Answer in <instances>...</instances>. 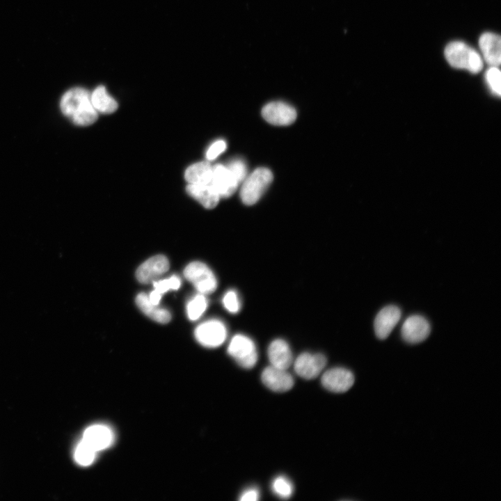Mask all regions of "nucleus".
Here are the masks:
<instances>
[{"label":"nucleus","instance_id":"nucleus-26","mask_svg":"<svg viewBox=\"0 0 501 501\" xmlns=\"http://www.w3.org/2000/svg\"><path fill=\"white\" fill-rule=\"evenodd\" d=\"M222 303L225 309L231 314H237L241 310V301L237 292L234 289H230L225 292Z\"/></svg>","mask_w":501,"mask_h":501},{"label":"nucleus","instance_id":"nucleus-6","mask_svg":"<svg viewBox=\"0 0 501 501\" xmlns=\"http://www.w3.org/2000/svg\"><path fill=\"white\" fill-rule=\"evenodd\" d=\"M228 330L221 320L212 319L199 324L195 330L196 340L202 346L215 348L221 346L226 340Z\"/></svg>","mask_w":501,"mask_h":501},{"label":"nucleus","instance_id":"nucleus-9","mask_svg":"<svg viewBox=\"0 0 501 501\" xmlns=\"http://www.w3.org/2000/svg\"><path fill=\"white\" fill-rule=\"evenodd\" d=\"M354 380V376L350 370L344 367H333L323 374L321 381L326 390L341 393L349 390Z\"/></svg>","mask_w":501,"mask_h":501},{"label":"nucleus","instance_id":"nucleus-15","mask_svg":"<svg viewBox=\"0 0 501 501\" xmlns=\"http://www.w3.org/2000/svg\"><path fill=\"white\" fill-rule=\"evenodd\" d=\"M82 440L97 452L111 445L113 441V433L106 425L94 424L84 431Z\"/></svg>","mask_w":501,"mask_h":501},{"label":"nucleus","instance_id":"nucleus-8","mask_svg":"<svg viewBox=\"0 0 501 501\" xmlns=\"http://www.w3.org/2000/svg\"><path fill=\"white\" fill-rule=\"evenodd\" d=\"M431 326L426 318L419 315L409 316L403 323L401 334L408 343L417 344L429 335Z\"/></svg>","mask_w":501,"mask_h":501},{"label":"nucleus","instance_id":"nucleus-28","mask_svg":"<svg viewBox=\"0 0 501 501\" xmlns=\"http://www.w3.org/2000/svg\"><path fill=\"white\" fill-rule=\"evenodd\" d=\"M226 166L233 173L239 183L246 177L247 168L243 160L239 159H234Z\"/></svg>","mask_w":501,"mask_h":501},{"label":"nucleus","instance_id":"nucleus-19","mask_svg":"<svg viewBox=\"0 0 501 501\" xmlns=\"http://www.w3.org/2000/svg\"><path fill=\"white\" fill-rule=\"evenodd\" d=\"M136 303L138 308L149 318L160 324H166L171 319L170 312L164 308L152 304L147 294L139 293L136 297Z\"/></svg>","mask_w":501,"mask_h":501},{"label":"nucleus","instance_id":"nucleus-29","mask_svg":"<svg viewBox=\"0 0 501 501\" xmlns=\"http://www.w3.org/2000/svg\"><path fill=\"white\" fill-rule=\"evenodd\" d=\"M226 149V143L223 140H219L211 145L207 150L206 157L208 160L216 159L220 154Z\"/></svg>","mask_w":501,"mask_h":501},{"label":"nucleus","instance_id":"nucleus-16","mask_svg":"<svg viewBox=\"0 0 501 501\" xmlns=\"http://www.w3.org/2000/svg\"><path fill=\"white\" fill-rule=\"evenodd\" d=\"M483 58L490 67H498L501 62V39L493 33H483L479 40Z\"/></svg>","mask_w":501,"mask_h":501},{"label":"nucleus","instance_id":"nucleus-24","mask_svg":"<svg viewBox=\"0 0 501 501\" xmlns=\"http://www.w3.org/2000/svg\"><path fill=\"white\" fill-rule=\"evenodd\" d=\"M273 492L283 499L290 498L294 491V486L289 479L285 476H278L271 484Z\"/></svg>","mask_w":501,"mask_h":501},{"label":"nucleus","instance_id":"nucleus-31","mask_svg":"<svg viewBox=\"0 0 501 501\" xmlns=\"http://www.w3.org/2000/svg\"><path fill=\"white\" fill-rule=\"evenodd\" d=\"M148 296V299L150 301V302L156 305H158L162 295L156 292L155 290L152 291Z\"/></svg>","mask_w":501,"mask_h":501},{"label":"nucleus","instance_id":"nucleus-13","mask_svg":"<svg viewBox=\"0 0 501 501\" xmlns=\"http://www.w3.org/2000/svg\"><path fill=\"white\" fill-rule=\"evenodd\" d=\"M169 267L170 264L166 256L154 255L139 266L136 271V277L141 283L147 284L164 274Z\"/></svg>","mask_w":501,"mask_h":501},{"label":"nucleus","instance_id":"nucleus-23","mask_svg":"<svg viewBox=\"0 0 501 501\" xmlns=\"http://www.w3.org/2000/svg\"><path fill=\"white\" fill-rule=\"evenodd\" d=\"M96 454L95 450L81 440L76 447L74 458L79 465L88 466L95 461Z\"/></svg>","mask_w":501,"mask_h":501},{"label":"nucleus","instance_id":"nucleus-2","mask_svg":"<svg viewBox=\"0 0 501 501\" xmlns=\"http://www.w3.org/2000/svg\"><path fill=\"white\" fill-rule=\"evenodd\" d=\"M445 56L453 67L466 69L472 73H477L483 67V61L480 54L461 41L449 43L445 49Z\"/></svg>","mask_w":501,"mask_h":501},{"label":"nucleus","instance_id":"nucleus-11","mask_svg":"<svg viewBox=\"0 0 501 501\" xmlns=\"http://www.w3.org/2000/svg\"><path fill=\"white\" fill-rule=\"evenodd\" d=\"M239 184L233 173L226 166L216 164L212 166V184L220 198L230 196Z\"/></svg>","mask_w":501,"mask_h":501},{"label":"nucleus","instance_id":"nucleus-4","mask_svg":"<svg viewBox=\"0 0 501 501\" xmlns=\"http://www.w3.org/2000/svg\"><path fill=\"white\" fill-rule=\"evenodd\" d=\"M228 354L242 368L251 369L258 359L257 350L254 341L248 336L238 333L230 340L228 347Z\"/></svg>","mask_w":501,"mask_h":501},{"label":"nucleus","instance_id":"nucleus-27","mask_svg":"<svg viewBox=\"0 0 501 501\" xmlns=\"http://www.w3.org/2000/svg\"><path fill=\"white\" fill-rule=\"evenodd\" d=\"M501 73L498 67H491L486 73V80L492 93L500 95Z\"/></svg>","mask_w":501,"mask_h":501},{"label":"nucleus","instance_id":"nucleus-22","mask_svg":"<svg viewBox=\"0 0 501 501\" xmlns=\"http://www.w3.org/2000/svg\"><path fill=\"white\" fill-rule=\"evenodd\" d=\"M208 302L205 294H198L186 304V315L191 321L198 319L205 312Z\"/></svg>","mask_w":501,"mask_h":501},{"label":"nucleus","instance_id":"nucleus-10","mask_svg":"<svg viewBox=\"0 0 501 501\" xmlns=\"http://www.w3.org/2000/svg\"><path fill=\"white\" fill-rule=\"evenodd\" d=\"M262 115L266 121L277 126H286L296 118V111L290 105L282 102H273L266 104Z\"/></svg>","mask_w":501,"mask_h":501},{"label":"nucleus","instance_id":"nucleus-25","mask_svg":"<svg viewBox=\"0 0 501 501\" xmlns=\"http://www.w3.org/2000/svg\"><path fill=\"white\" fill-rule=\"evenodd\" d=\"M180 285L181 280L176 275H173L166 279L153 281L154 290L161 295L169 290L178 289Z\"/></svg>","mask_w":501,"mask_h":501},{"label":"nucleus","instance_id":"nucleus-17","mask_svg":"<svg viewBox=\"0 0 501 501\" xmlns=\"http://www.w3.org/2000/svg\"><path fill=\"white\" fill-rule=\"evenodd\" d=\"M267 354L271 365L278 368L287 369L293 361L290 347L283 339L273 340L269 345Z\"/></svg>","mask_w":501,"mask_h":501},{"label":"nucleus","instance_id":"nucleus-5","mask_svg":"<svg viewBox=\"0 0 501 501\" xmlns=\"http://www.w3.org/2000/svg\"><path fill=\"white\" fill-rule=\"evenodd\" d=\"M186 279L200 294L207 295L214 292L217 287V279L210 268L203 262H192L184 270Z\"/></svg>","mask_w":501,"mask_h":501},{"label":"nucleus","instance_id":"nucleus-12","mask_svg":"<svg viewBox=\"0 0 501 501\" xmlns=\"http://www.w3.org/2000/svg\"><path fill=\"white\" fill-rule=\"evenodd\" d=\"M261 379L267 388L276 392H287L293 387L294 383L293 376L287 369L272 365L264 369Z\"/></svg>","mask_w":501,"mask_h":501},{"label":"nucleus","instance_id":"nucleus-14","mask_svg":"<svg viewBox=\"0 0 501 501\" xmlns=\"http://www.w3.org/2000/svg\"><path fill=\"white\" fill-rule=\"evenodd\" d=\"M400 309L393 305L383 308L376 315L374 319V331L376 337L385 340L391 333L393 328L401 319Z\"/></svg>","mask_w":501,"mask_h":501},{"label":"nucleus","instance_id":"nucleus-1","mask_svg":"<svg viewBox=\"0 0 501 501\" xmlns=\"http://www.w3.org/2000/svg\"><path fill=\"white\" fill-rule=\"evenodd\" d=\"M61 109L63 113L81 126L93 124L97 119V113L90 101V94L83 88H73L62 97Z\"/></svg>","mask_w":501,"mask_h":501},{"label":"nucleus","instance_id":"nucleus-21","mask_svg":"<svg viewBox=\"0 0 501 501\" xmlns=\"http://www.w3.org/2000/svg\"><path fill=\"white\" fill-rule=\"evenodd\" d=\"M90 101L97 111L111 113L118 109V103L107 92L104 86L95 88L90 95Z\"/></svg>","mask_w":501,"mask_h":501},{"label":"nucleus","instance_id":"nucleus-30","mask_svg":"<svg viewBox=\"0 0 501 501\" xmlns=\"http://www.w3.org/2000/svg\"><path fill=\"white\" fill-rule=\"evenodd\" d=\"M260 498V492L256 488H249L244 490L239 497L241 501H257Z\"/></svg>","mask_w":501,"mask_h":501},{"label":"nucleus","instance_id":"nucleus-18","mask_svg":"<svg viewBox=\"0 0 501 501\" xmlns=\"http://www.w3.org/2000/svg\"><path fill=\"white\" fill-rule=\"evenodd\" d=\"M186 191L207 209L214 208L220 199L219 195L212 183L208 184H189L186 186Z\"/></svg>","mask_w":501,"mask_h":501},{"label":"nucleus","instance_id":"nucleus-3","mask_svg":"<svg viewBox=\"0 0 501 501\" xmlns=\"http://www.w3.org/2000/svg\"><path fill=\"white\" fill-rule=\"evenodd\" d=\"M273 180L271 171L267 168H258L245 178L240 191L244 204L253 205L256 203Z\"/></svg>","mask_w":501,"mask_h":501},{"label":"nucleus","instance_id":"nucleus-7","mask_svg":"<svg viewBox=\"0 0 501 501\" xmlns=\"http://www.w3.org/2000/svg\"><path fill=\"white\" fill-rule=\"evenodd\" d=\"M326 363V358L322 353L303 352L294 360V369L300 377L308 380L313 379L320 374Z\"/></svg>","mask_w":501,"mask_h":501},{"label":"nucleus","instance_id":"nucleus-20","mask_svg":"<svg viewBox=\"0 0 501 501\" xmlns=\"http://www.w3.org/2000/svg\"><path fill=\"white\" fill-rule=\"evenodd\" d=\"M212 166L207 161L196 163L186 170L184 177L189 184H208L212 183Z\"/></svg>","mask_w":501,"mask_h":501}]
</instances>
